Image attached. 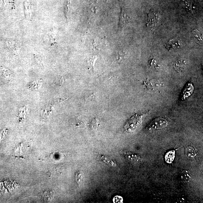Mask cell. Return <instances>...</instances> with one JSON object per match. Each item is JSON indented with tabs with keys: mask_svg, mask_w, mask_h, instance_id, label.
<instances>
[{
	"mask_svg": "<svg viewBox=\"0 0 203 203\" xmlns=\"http://www.w3.org/2000/svg\"><path fill=\"white\" fill-rule=\"evenodd\" d=\"M175 156V150H170L165 155V160L166 163H171L173 161Z\"/></svg>",
	"mask_w": 203,
	"mask_h": 203,
	"instance_id": "obj_9",
	"label": "cell"
},
{
	"mask_svg": "<svg viewBox=\"0 0 203 203\" xmlns=\"http://www.w3.org/2000/svg\"><path fill=\"white\" fill-rule=\"evenodd\" d=\"M192 32L195 35V37L200 42H202V35L196 29H193Z\"/></svg>",
	"mask_w": 203,
	"mask_h": 203,
	"instance_id": "obj_13",
	"label": "cell"
},
{
	"mask_svg": "<svg viewBox=\"0 0 203 203\" xmlns=\"http://www.w3.org/2000/svg\"><path fill=\"white\" fill-rule=\"evenodd\" d=\"M75 179L78 184L80 185L84 179V175L81 171H78L75 175Z\"/></svg>",
	"mask_w": 203,
	"mask_h": 203,
	"instance_id": "obj_11",
	"label": "cell"
},
{
	"mask_svg": "<svg viewBox=\"0 0 203 203\" xmlns=\"http://www.w3.org/2000/svg\"><path fill=\"white\" fill-rule=\"evenodd\" d=\"M100 157L101 159L108 165L112 166H116L115 163L113 162V161L110 160L109 158L106 157L103 155H101Z\"/></svg>",
	"mask_w": 203,
	"mask_h": 203,
	"instance_id": "obj_12",
	"label": "cell"
},
{
	"mask_svg": "<svg viewBox=\"0 0 203 203\" xmlns=\"http://www.w3.org/2000/svg\"><path fill=\"white\" fill-rule=\"evenodd\" d=\"M193 85L190 82H188L185 85L181 94V99L184 100L188 98L193 93Z\"/></svg>",
	"mask_w": 203,
	"mask_h": 203,
	"instance_id": "obj_2",
	"label": "cell"
},
{
	"mask_svg": "<svg viewBox=\"0 0 203 203\" xmlns=\"http://www.w3.org/2000/svg\"><path fill=\"white\" fill-rule=\"evenodd\" d=\"M149 62H150V65H151V66H156V61L153 57L152 58L150 57Z\"/></svg>",
	"mask_w": 203,
	"mask_h": 203,
	"instance_id": "obj_17",
	"label": "cell"
},
{
	"mask_svg": "<svg viewBox=\"0 0 203 203\" xmlns=\"http://www.w3.org/2000/svg\"><path fill=\"white\" fill-rule=\"evenodd\" d=\"M6 44L9 49L15 54L17 55L19 53V47L15 41L8 39L6 42Z\"/></svg>",
	"mask_w": 203,
	"mask_h": 203,
	"instance_id": "obj_5",
	"label": "cell"
},
{
	"mask_svg": "<svg viewBox=\"0 0 203 203\" xmlns=\"http://www.w3.org/2000/svg\"><path fill=\"white\" fill-rule=\"evenodd\" d=\"M25 16L28 19H31L32 16V5L30 0H26L24 3Z\"/></svg>",
	"mask_w": 203,
	"mask_h": 203,
	"instance_id": "obj_6",
	"label": "cell"
},
{
	"mask_svg": "<svg viewBox=\"0 0 203 203\" xmlns=\"http://www.w3.org/2000/svg\"><path fill=\"white\" fill-rule=\"evenodd\" d=\"M157 11L154 12L152 15L151 13H150V16H149V24L150 25V27L151 28H154V27L156 25L158 17L159 16V13H157Z\"/></svg>",
	"mask_w": 203,
	"mask_h": 203,
	"instance_id": "obj_7",
	"label": "cell"
},
{
	"mask_svg": "<svg viewBox=\"0 0 203 203\" xmlns=\"http://www.w3.org/2000/svg\"><path fill=\"white\" fill-rule=\"evenodd\" d=\"M34 58H35L36 62H37V63L39 66H42V67H44V63H43V60H42L41 57H39V55H34Z\"/></svg>",
	"mask_w": 203,
	"mask_h": 203,
	"instance_id": "obj_14",
	"label": "cell"
},
{
	"mask_svg": "<svg viewBox=\"0 0 203 203\" xmlns=\"http://www.w3.org/2000/svg\"><path fill=\"white\" fill-rule=\"evenodd\" d=\"M185 2L186 7L188 10L191 11V0H183Z\"/></svg>",
	"mask_w": 203,
	"mask_h": 203,
	"instance_id": "obj_15",
	"label": "cell"
},
{
	"mask_svg": "<svg viewBox=\"0 0 203 203\" xmlns=\"http://www.w3.org/2000/svg\"><path fill=\"white\" fill-rule=\"evenodd\" d=\"M130 17L129 14L125 9L122 8L121 11V14L120 18V25L123 27L126 26L130 22Z\"/></svg>",
	"mask_w": 203,
	"mask_h": 203,
	"instance_id": "obj_4",
	"label": "cell"
},
{
	"mask_svg": "<svg viewBox=\"0 0 203 203\" xmlns=\"http://www.w3.org/2000/svg\"><path fill=\"white\" fill-rule=\"evenodd\" d=\"M167 120L162 117H158L153 120L147 126L148 130H156L164 129L168 126Z\"/></svg>",
	"mask_w": 203,
	"mask_h": 203,
	"instance_id": "obj_1",
	"label": "cell"
},
{
	"mask_svg": "<svg viewBox=\"0 0 203 203\" xmlns=\"http://www.w3.org/2000/svg\"><path fill=\"white\" fill-rule=\"evenodd\" d=\"M95 58L94 57H91L89 60V64H90V66L91 67L92 69H94V63L95 61Z\"/></svg>",
	"mask_w": 203,
	"mask_h": 203,
	"instance_id": "obj_16",
	"label": "cell"
},
{
	"mask_svg": "<svg viewBox=\"0 0 203 203\" xmlns=\"http://www.w3.org/2000/svg\"><path fill=\"white\" fill-rule=\"evenodd\" d=\"M186 154L188 157L191 158L196 157L197 155L196 149L190 146H188L186 148Z\"/></svg>",
	"mask_w": 203,
	"mask_h": 203,
	"instance_id": "obj_8",
	"label": "cell"
},
{
	"mask_svg": "<svg viewBox=\"0 0 203 203\" xmlns=\"http://www.w3.org/2000/svg\"><path fill=\"white\" fill-rule=\"evenodd\" d=\"M181 180L185 183H187L189 182L191 180V177L189 172L186 170H184L181 174Z\"/></svg>",
	"mask_w": 203,
	"mask_h": 203,
	"instance_id": "obj_10",
	"label": "cell"
},
{
	"mask_svg": "<svg viewBox=\"0 0 203 203\" xmlns=\"http://www.w3.org/2000/svg\"><path fill=\"white\" fill-rule=\"evenodd\" d=\"M123 153L125 157L129 161L133 163H138L141 161V157L138 154L127 151H124Z\"/></svg>",
	"mask_w": 203,
	"mask_h": 203,
	"instance_id": "obj_3",
	"label": "cell"
}]
</instances>
